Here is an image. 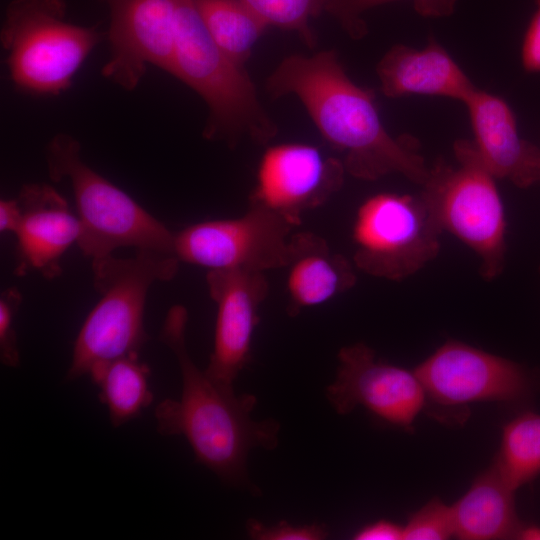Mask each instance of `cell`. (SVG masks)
I'll list each match as a JSON object with an SVG mask.
<instances>
[{
    "mask_svg": "<svg viewBox=\"0 0 540 540\" xmlns=\"http://www.w3.org/2000/svg\"><path fill=\"white\" fill-rule=\"evenodd\" d=\"M273 97L294 94L322 137L343 154L346 172L373 181L400 174L422 185L428 167L410 135L392 136L385 128L372 90L353 82L335 51L286 57L268 77Z\"/></svg>",
    "mask_w": 540,
    "mask_h": 540,
    "instance_id": "1",
    "label": "cell"
},
{
    "mask_svg": "<svg viewBox=\"0 0 540 540\" xmlns=\"http://www.w3.org/2000/svg\"><path fill=\"white\" fill-rule=\"evenodd\" d=\"M187 322V309L174 305L160 332L161 341L177 360L182 388L179 399H164L156 406L157 431L184 436L198 463L223 482L254 492L247 472L249 451L276 448L280 424L274 419L253 420L254 395H237L233 387L220 384L196 366L186 346Z\"/></svg>",
    "mask_w": 540,
    "mask_h": 540,
    "instance_id": "2",
    "label": "cell"
},
{
    "mask_svg": "<svg viewBox=\"0 0 540 540\" xmlns=\"http://www.w3.org/2000/svg\"><path fill=\"white\" fill-rule=\"evenodd\" d=\"M180 261L174 254L136 250L133 257L92 260L93 284L100 295L74 342L68 381L88 375L97 363L139 355L148 340L143 318L150 287L172 280Z\"/></svg>",
    "mask_w": 540,
    "mask_h": 540,
    "instance_id": "3",
    "label": "cell"
},
{
    "mask_svg": "<svg viewBox=\"0 0 540 540\" xmlns=\"http://www.w3.org/2000/svg\"><path fill=\"white\" fill-rule=\"evenodd\" d=\"M175 76L206 103L209 116L203 135L234 145L247 136L264 144L277 126L262 107L244 65L228 57L210 37L195 0L181 9L171 63Z\"/></svg>",
    "mask_w": 540,
    "mask_h": 540,
    "instance_id": "4",
    "label": "cell"
},
{
    "mask_svg": "<svg viewBox=\"0 0 540 540\" xmlns=\"http://www.w3.org/2000/svg\"><path fill=\"white\" fill-rule=\"evenodd\" d=\"M45 158L49 177L71 185L81 224L77 245L85 256L96 260L121 247L174 254L175 233L91 168L74 137L56 134Z\"/></svg>",
    "mask_w": 540,
    "mask_h": 540,
    "instance_id": "5",
    "label": "cell"
},
{
    "mask_svg": "<svg viewBox=\"0 0 540 540\" xmlns=\"http://www.w3.org/2000/svg\"><path fill=\"white\" fill-rule=\"evenodd\" d=\"M455 164L438 158L420 193L442 232L448 231L478 257L481 276L491 281L504 270L506 216L496 177L473 141L454 142Z\"/></svg>",
    "mask_w": 540,
    "mask_h": 540,
    "instance_id": "6",
    "label": "cell"
},
{
    "mask_svg": "<svg viewBox=\"0 0 540 540\" xmlns=\"http://www.w3.org/2000/svg\"><path fill=\"white\" fill-rule=\"evenodd\" d=\"M102 38L95 27L68 22L64 0H13L0 33L12 84L38 96L65 91Z\"/></svg>",
    "mask_w": 540,
    "mask_h": 540,
    "instance_id": "7",
    "label": "cell"
},
{
    "mask_svg": "<svg viewBox=\"0 0 540 540\" xmlns=\"http://www.w3.org/2000/svg\"><path fill=\"white\" fill-rule=\"evenodd\" d=\"M442 233L420 194L372 195L353 221L354 264L377 278L406 279L436 258Z\"/></svg>",
    "mask_w": 540,
    "mask_h": 540,
    "instance_id": "8",
    "label": "cell"
},
{
    "mask_svg": "<svg viewBox=\"0 0 540 540\" xmlns=\"http://www.w3.org/2000/svg\"><path fill=\"white\" fill-rule=\"evenodd\" d=\"M295 226L277 213L250 205L239 217L203 221L175 233L174 254L180 262L208 271L283 268Z\"/></svg>",
    "mask_w": 540,
    "mask_h": 540,
    "instance_id": "9",
    "label": "cell"
},
{
    "mask_svg": "<svg viewBox=\"0 0 540 540\" xmlns=\"http://www.w3.org/2000/svg\"><path fill=\"white\" fill-rule=\"evenodd\" d=\"M109 10L107 80L135 90L148 66L170 73L175 35L185 0H101Z\"/></svg>",
    "mask_w": 540,
    "mask_h": 540,
    "instance_id": "10",
    "label": "cell"
},
{
    "mask_svg": "<svg viewBox=\"0 0 540 540\" xmlns=\"http://www.w3.org/2000/svg\"><path fill=\"white\" fill-rule=\"evenodd\" d=\"M427 398L441 406L478 401H517L533 388L518 363L458 341L438 348L415 370Z\"/></svg>",
    "mask_w": 540,
    "mask_h": 540,
    "instance_id": "11",
    "label": "cell"
},
{
    "mask_svg": "<svg viewBox=\"0 0 540 540\" xmlns=\"http://www.w3.org/2000/svg\"><path fill=\"white\" fill-rule=\"evenodd\" d=\"M336 378L326 388L334 410L346 415L363 406L377 418L409 428L426 403V393L415 371L381 360L363 343L343 347Z\"/></svg>",
    "mask_w": 540,
    "mask_h": 540,
    "instance_id": "12",
    "label": "cell"
},
{
    "mask_svg": "<svg viewBox=\"0 0 540 540\" xmlns=\"http://www.w3.org/2000/svg\"><path fill=\"white\" fill-rule=\"evenodd\" d=\"M343 162L311 144L290 142L268 147L259 161L250 205L277 213L296 225L301 216L340 190Z\"/></svg>",
    "mask_w": 540,
    "mask_h": 540,
    "instance_id": "13",
    "label": "cell"
},
{
    "mask_svg": "<svg viewBox=\"0 0 540 540\" xmlns=\"http://www.w3.org/2000/svg\"><path fill=\"white\" fill-rule=\"evenodd\" d=\"M206 283L217 314L205 372L220 384L233 387L250 359L258 309L268 294V281L264 272L209 270Z\"/></svg>",
    "mask_w": 540,
    "mask_h": 540,
    "instance_id": "14",
    "label": "cell"
},
{
    "mask_svg": "<svg viewBox=\"0 0 540 540\" xmlns=\"http://www.w3.org/2000/svg\"><path fill=\"white\" fill-rule=\"evenodd\" d=\"M21 220L17 237L15 272L36 271L46 279L60 275V261L68 248L77 243L81 224L65 198L48 184L29 183L17 197Z\"/></svg>",
    "mask_w": 540,
    "mask_h": 540,
    "instance_id": "15",
    "label": "cell"
},
{
    "mask_svg": "<svg viewBox=\"0 0 540 540\" xmlns=\"http://www.w3.org/2000/svg\"><path fill=\"white\" fill-rule=\"evenodd\" d=\"M464 104L474 145L496 179L508 180L522 189L540 183V147L520 135L509 104L479 88Z\"/></svg>",
    "mask_w": 540,
    "mask_h": 540,
    "instance_id": "16",
    "label": "cell"
},
{
    "mask_svg": "<svg viewBox=\"0 0 540 540\" xmlns=\"http://www.w3.org/2000/svg\"><path fill=\"white\" fill-rule=\"evenodd\" d=\"M377 75L389 98L438 96L464 103L477 89L447 50L433 37L426 47L395 45L379 61Z\"/></svg>",
    "mask_w": 540,
    "mask_h": 540,
    "instance_id": "17",
    "label": "cell"
},
{
    "mask_svg": "<svg viewBox=\"0 0 540 540\" xmlns=\"http://www.w3.org/2000/svg\"><path fill=\"white\" fill-rule=\"evenodd\" d=\"M283 268L287 269L286 310L292 317L305 308L328 302L356 282L351 263L311 232L292 234Z\"/></svg>",
    "mask_w": 540,
    "mask_h": 540,
    "instance_id": "18",
    "label": "cell"
},
{
    "mask_svg": "<svg viewBox=\"0 0 540 540\" xmlns=\"http://www.w3.org/2000/svg\"><path fill=\"white\" fill-rule=\"evenodd\" d=\"M514 491L496 467L482 474L452 508L455 535L461 539L515 538L521 526Z\"/></svg>",
    "mask_w": 540,
    "mask_h": 540,
    "instance_id": "19",
    "label": "cell"
},
{
    "mask_svg": "<svg viewBox=\"0 0 540 540\" xmlns=\"http://www.w3.org/2000/svg\"><path fill=\"white\" fill-rule=\"evenodd\" d=\"M88 375L98 387L99 399L107 407L114 427L138 417L153 402L150 368L139 360V355L97 363Z\"/></svg>",
    "mask_w": 540,
    "mask_h": 540,
    "instance_id": "20",
    "label": "cell"
},
{
    "mask_svg": "<svg viewBox=\"0 0 540 540\" xmlns=\"http://www.w3.org/2000/svg\"><path fill=\"white\" fill-rule=\"evenodd\" d=\"M202 21L215 44L244 65L268 24L241 0H195Z\"/></svg>",
    "mask_w": 540,
    "mask_h": 540,
    "instance_id": "21",
    "label": "cell"
},
{
    "mask_svg": "<svg viewBox=\"0 0 540 540\" xmlns=\"http://www.w3.org/2000/svg\"><path fill=\"white\" fill-rule=\"evenodd\" d=\"M495 467L513 490L540 474V414L523 413L505 426Z\"/></svg>",
    "mask_w": 540,
    "mask_h": 540,
    "instance_id": "22",
    "label": "cell"
},
{
    "mask_svg": "<svg viewBox=\"0 0 540 540\" xmlns=\"http://www.w3.org/2000/svg\"><path fill=\"white\" fill-rule=\"evenodd\" d=\"M257 13L268 26L295 31L302 40L313 47L315 36L310 21L327 12L335 19L340 0H241Z\"/></svg>",
    "mask_w": 540,
    "mask_h": 540,
    "instance_id": "23",
    "label": "cell"
},
{
    "mask_svg": "<svg viewBox=\"0 0 540 540\" xmlns=\"http://www.w3.org/2000/svg\"><path fill=\"white\" fill-rule=\"evenodd\" d=\"M397 0H340L337 21L352 37L366 35L367 26L360 14L372 7ZM417 13L424 17H447L455 11L458 0H410Z\"/></svg>",
    "mask_w": 540,
    "mask_h": 540,
    "instance_id": "24",
    "label": "cell"
},
{
    "mask_svg": "<svg viewBox=\"0 0 540 540\" xmlns=\"http://www.w3.org/2000/svg\"><path fill=\"white\" fill-rule=\"evenodd\" d=\"M455 535L451 506L433 499L417 511L403 527L405 540H443Z\"/></svg>",
    "mask_w": 540,
    "mask_h": 540,
    "instance_id": "25",
    "label": "cell"
},
{
    "mask_svg": "<svg viewBox=\"0 0 540 540\" xmlns=\"http://www.w3.org/2000/svg\"><path fill=\"white\" fill-rule=\"evenodd\" d=\"M21 302L22 295L15 287L5 289L0 295V360L10 368L20 363L15 319Z\"/></svg>",
    "mask_w": 540,
    "mask_h": 540,
    "instance_id": "26",
    "label": "cell"
},
{
    "mask_svg": "<svg viewBox=\"0 0 540 540\" xmlns=\"http://www.w3.org/2000/svg\"><path fill=\"white\" fill-rule=\"evenodd\" d=\"M246 531L256 540H321L328 536V528L322 524L293 525L280 521L267 526L256 519L247 521Z\"/></svg>",
    "mask_w": 540,
    "mask_h": 540,
    "instance_id": "27",
    "label": "cell"
},
{
    "mask_svg": "<svg viewBox=\"0 0 540 540\" xmlns=\"http://www.w3.org/2000/svg\"><path fill=\"white\" fill-rule=\"evenodd\" d=\"M525 30L521 45V64L528 73H540V0Z\"/></svg>",
    "mask_w": 540,
    "mask_h": 540,
    "instance_id": "28",
    "label": "cell"
},
{
    "mask_svg": "<svg viewBox=\"0 0 540 540\" xmlns=\"http://www.w3.org/2000/svg\"><path fill=\"white\" fill-rule=\"evenodd\" d=\"M357 540H398L403 539V528L397 524L380 520L362 527L354 535Z\"/></svg>",
    "mask_w": 540,
    "mask_h": 540,
    "instance_id": "29",
    "label": "cell"
},
{
    "mask_svg": "<svg viewBox=\"0 0 540 540\" xmlns=\"http://www.w3.org/2000/svg\"><path fill=\"white\" fill-rule=\"evenodd\" d=\"M21 220V209L17 199H1L0 231L15 234Z\"/></svg>",
    "mask_w": 540,
    "mask_h": 540,
    "instance_id": "30",
    "label": "cell"
},
{
    "mask_svg": "<svg viewBox=\"0 0 540 540\" xmlns=\"http://www.w3.org/2000/svg\"><path fill=\"white\" fill-rule=\"evenodd\" d=\"M515 538L523 540H540V527L536 525H521Z\"/></svg>",
    "mask_w": 540,
    "mask_h": 540,
    "instance_id": "31",
    "label": "cell"
}]
</instances>
